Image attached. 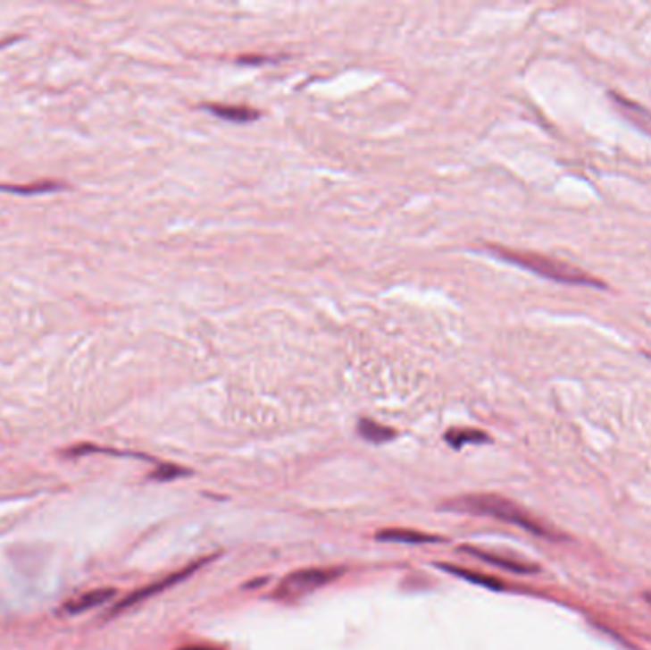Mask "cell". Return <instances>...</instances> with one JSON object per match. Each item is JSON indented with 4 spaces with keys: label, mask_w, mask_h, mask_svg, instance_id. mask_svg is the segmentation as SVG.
I'll list each match as a JSON object with an SVG mask.
<instances>
[{
    "label": "cell",
    "mask_w": 651,
    "mask_h": 650,
    "mask_svg": "<svg viewBox=\"0 0 651 650\" xmlns=\"http://www.w3.org/2000/svg\"><path fill=\"white\" fill-rule=\"evenodd\" d=\"M491 252H496L499 257H503L505 262L516 264L524 269H530L533 273H538L541 277H547L556 283H563V284H579V286H600L604 288L605 284L598 279H595L592 275H588L587 271L579 269L568 262H558L555 257L548 256H541L535 252H518V250H509L503 247H489Z\"/></svg>",
    "instance_id": "obj_2"
},
{
    "label": "cell",
    "mask_w": 651,
    "mask_h": 650,
    "mask_svg": "<svg viewBox=\"0 0 651 650\" xmlns=\"http://www.w3.org/2000/svg\"><path fill=\"white\" fill-rule=\"evenodd\" d=\"M187 473H189L187 469H181V468H178V466H170V464H166V466H161V468H158V469L153 473V477H154V479H161V481H170V479H176V477H179V475H187Z\"/></svg>",
    "instance_id": "obj_14"
},
{
    "label": "cell",
    "mask_w": 651,
    "mask_h": 650,
    "mask_svg": "<svg viewBox=\"0 0 651 650\" xmlns=\"http://www.w3.org/2000/svg\"><path fill=\"white\" fill-rule=\"evenodd\" d=\"M446 510H452L457 513H472V515H486L499 519L505 523H513L520 528H524L531 534H539V536H547V530L531 519L522 508H518L516 503L494 496V494H471V496H461L457 500L447 502L444 505Z\"/></svg>",
    "instance_id": "obj_1"
},
{
    "label": "cell",
    "mask_w": 651,
    "mask_h": 650,
    "mask_svg": "<svg viewBox=\"0 0 651 650\" xmlns=\"http://www.w3.org/2000/svg\"><path fill=\"white\" fill-rule=\"evenodd\" d=\"M179 650H221V648H215V646H204V645H193V646H183Z\"/></svg>",
    "instance_id": "obj_15"
},
{
    "label": "cell",
    "mask_w": 651,
    "mask_h": 650,
    "mask_svg": "<svg viewBox=\"0 0 651 650\" xmlns=\"http://www.w3.org/2000/svg\"><path fill=\"white\" fill-rule=\"evenodd\" d=\"M114 595H117V591L111 589V587H104V589H94V591H88V594H84L77 599H72L65 604V612L67 614H82V612H88L92 609H96V606H101L109 603Z\"/></svg>",
    "instance_id": "obj_5"
},
{
    "label": "cell",
    "mask_w": 651,
    "mask_h": 650,
    "mask_svg": "<svg viewBox=\"0 0 651 650\" xmlns=\"http://www.w3.org/2000/svg\"><path fill=\"white\" fill-rule=\"evenodd\" d=\"M446 443L454 446V449H461L465 444H476V443H486L489 441V437L486 433L479 431V429H450L444 435Z\"/></svg>",
    "instance_id": "obj_12"
},
{
    "label": "cell",
    "mask_w": 651,
    "mask_h": 650,
    "mask_svg": "<svg viewBox=\"0 0 651 650\" xmlns=\"http://www.w3.org/2000/svg\"><path fill=\"white\" fill-rule=\"evenodd\" d=\"M612 97H613L615 104L619 106V109L623 111L634 124H638L644 130V132L651 134V113L646 107L634 104V101H630L623 96H619L615 92H612Z\"/></svg>",
    "instance_id": "obj_8"
},
{
    "label": "cell",
    "mask_w": 651,
    "mask_h": 650,
    "mask_svg": "<svg viewBox=\"0 0 651 650\" xmlns=\"http://www.w3.org/2000/svg\"><path fill=\"white\" fill-rule=\"evenodd\" d=\"M206 109L217 117L235 122H250L259 117V111L248 106H223V104H208Z\"/></svg>",
    "instance_id": "obj_9"
},
{
    "label": "cell",
    "mask_w": 651,
    "mask_h": 650,
    "mask_svg": "<svg viewBox=\"0 0 651 650\" xmlns=\"http://www.w3.org/2000/svg\"><path fill=\"white\" fill-rule=\"evenodd\" d=\"M380 542H388V544H412V545H423V544H440L444 542L438 536H430V534H423V532H415V530H400V528H388V530H381L378 532Z\"/></svg>",
    "instance_id": "obj_6"
},
{
    "label": "cell",
    "mask_w": 651,
    "mask_h": 650,
    "mask_svg": "<svg viewBox=\"0 0 651 650\" xmlns=\"http://www.w3.org/2000/svg\"><path fill=\"white\" fill-rule=\"evenodd\" d=\"M463 552H467L474 557H479L480 561L484 562H489V565H496L499 569H505V570H511V572H516V574H531L538 569H535L533 565H528V562H520V561H513V559H505V557H499V555H494V553H486L482 550H476V547H463Z\"/></svg>",
    "instance_id": "obj_7"
},
{
    "label": "cell",
    "mask_w": 651,
    "mask_h": 650,
    "mask_svg": "<svg viewBox=\"0 0 651 650\" xmlns=\"http://www.w3.org/2000/svg\"><path fill=\"white\" fill-rule=\"evenodd\" d=\"M343 574V569H303L288 574L274 589L272 597L280 601H297L305 597L318 587L331 584Z\"/></svg>",
    "instance_id": "obj_3"
},
{
    "label": "cell",
    "mask_w": 651,
    "mask_h": 650,
    "mask_svg": "<svg viewBox=\"0 0 651 650\" xmlns=\"http://www.w3.org/2000/svg\"><path fill=\"white\" fill-rule=\"evenodd\" d=\"M62 183L57 181H38L35 185H0V191L18 193V195H37V193H50L62 190Z\"/></svg>",
    "instance_id": "obj_13"
},
{
    "label": "cell",
    "mask_w": 651,
    "mask_h": 650,
    "mask_svg": "<svg viewBox=\"0 0 651 650\" xmlns=\"http://www.w3.org/2000/svg\"><path fill=\"white\" fill-rule=\"evenodd\" d=\"M358 431H360V435L364 437L366 441L375 443V444L395 439V435H396L395 429L381 426V424L373 422V420H368V418H362V420L358 422Z\"/></svg>",
    "instance_id": "obj_10"
},
{
    "label": "cell",
    "mask_w": 651,
    "mask_h": 650,
    "mask_svg": "<svg viewBox=\"0 0 651 650\" xmlns=\"http://www.w3.org/2000/svg\"><path fill=\"white\" fill-rule=\"evenodd\" d=\"M438 567L442 570H446V572H450L454 576L463 578V580H467L471 584H479V586H484V587H489V589H496V591L503 589V584L499 580H496V578H491V576L472 572L469 569H459V567H454V565H444V562H442V565H438Z\"/></svg>",
    "instance_id": "obj_11"
},
{
    "label": "cell",
    "mask_w": 651,
    "mask_h": 650,
    "mask_svg": "<svg viewBox=\"0 0 651 650\" xmlns=\"http://www.w3.org/2000/svg\"><path fill=\"white\" fill-rule=\"evenodd\" d=\"M204 562H206V561H196V562H193V565L185 567L183 570H179V572H173V574H170V576L163 578L161 582H154V584H149V586H145V587H141V589L134 591L132 595H128L126 599H122V603H119L117 606H114L111 614H119V612H122V611L129 609V606H134V604H138V603H143L145 599H149V597H153V595H156V594H163V591H166L168 587H171V586H176V584L183 582L185 578H189L195 570H198L202 565H204Z\"/></svg>",
    "instance_id": "obj_4"
},
{
    "label": "cell",
    "mask_w": 651,
    "mask_h": 650,
    "mask_svg": "<svg viewBox=\"0 0 651 650\" xmlns=\"http://www.w3.org/2000/svg\"><path fill=\"white\" fill-rule=\"evenodd\" d=\"M647 601H649V604H651V595H647Z\"/></svg>",
    "instance_id": "obj_16"
}]
</instances>
